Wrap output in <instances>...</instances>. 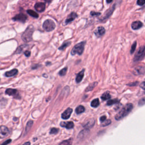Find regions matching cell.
I'll list each match as a JSON object with an SVG mask.
<instances>
[{"mask_svg": "<svg viewBox=\"0 0 145 145\" xmlns=\"http://www.w3.org/2000/svg\"><path fill=\"white\" fill-rule=\"evenodd\" d=\"M133 108V106L132 104L131 103L127 104L126 105L116 114L115 116V119L117 121H119L121 119H123L124 117H126L127 114L131 112V111L132 110Z\"/></svg>", "mask_w": 145, "mask_h": 145, "instance_id": "1", "label": "cell"}, {"mask_svg": "<svg viewBox=\"0 0 145 145\" xmlns=\"http://www.w3.org/2000/svg\"><path fill=\"white\" fill-rule=\"evenodd\" d=\"M34 31V28L32 26H30L23 33L22 39L25 42H29L32 39V34Z\"/></svg>", "mask_w": 145, "mask_h": 145, "instance_id": "2", "label": "cell"}, {"mask_svg": "<svg viewBox=\"0 0 145 145\" xmlns=\"http://www.w3.org/2000/svg\"><path fill=\"white\" fill-rule=\"evenodd\" d=\"M86 44L85 42H82L78 44H77L74 47H73V48L71 52V55L74 56L78 54V55H81L84 51V49H85V45Z\"/></svg>", "mask_w": 145, "mask_h": 145, "instance_id": "3", "label": "cell"}, {"mask_svg": "<svg viewBox=\"0 0 145 145\" xmlns=\"http://www.w3.org/2000/svg\"><path fill=\"white\" fill-rule=\"evenodd\" d=\"M56 25L55 22L50 19H47L44 22L43 24V28L46 31L50 32L52 31L55 28Z\"/></svg>", "mask_w": 145, "mask_h": 145, "instance_id": "4", "label": "cell"}, {"mask_svg": "<svg viewBox=\"0 0 145 145\" xmlns=\"http://www.w3.org/2000/svg\"><path fill=\"white\" fill-rule=\"evenodd\" d=\"M145 57V46L142 47L138 50V51L137 52L136 56L134 59V61H138L142 60Z\"/></svg>", "mask_w": 145, "mask_h": 145, "instance_id": "5", "label": "cell"}, {"mask_svg": "<svg viewBox=\"0 0 145 145\" xmlns=\"http://www.w3.org/2000/svg\"><path fill=\"white\" fill-rule=\"evenodd\" d=\"M115 6H116V4H114L112 7L108 10L106 11V13H105V15H104L103 18L102 19V20H101V21L105 22L106 20H107L111 15H112V13L114 10V9H115Z\"/></svg>", "mask_w": 145, "mask_h": 145, "instance_id": "6", "label": "cell"}, {"mask_svg": "<svg viewBox=\"0 0 145 145\" xmlns=\"http://www.w3.org/2000/svg\"><path fill=\"white\" fill-rule=\"evenodd\" d=\"M9 134L8 128L5 126H0V138H4L7 137Z\"/></svg>", "mask_w": 145, "mask_h": 145, "instance_id": "7", "label": "cell"}, {"mask_svg": "<svg viewBox=\"0 0 145 145\" xmlns=\"http://www.w3.org/2000/svg\"><path fill=\"white\" fill-rule=\"evenodd\" d=\"M13 19L15 21H19L24 23L26 21V20L27 19V16L26 15L21 13V14H19L14 16V17L13 18Z\"/></svg>", "mask_w": 145, "mask_h": 145, "instance_id": "8", "label": "cell"}, {"mask_svg": "<svg viewBox=\"0 0 145 145\" xmlns=\"http://www.w3.org/2000/svg\"><path fill=\"white\" fill-rule=\"evenodd\" d=\"M35 8L36 9V10H37L38 12L42 13L45 10V4L44 3H43V2L36 3L35 5Z\"/></svg>", "mask_w": 145, "mask_h": 145, "instance_id": "9", "label": "cell"}, {"mask_svg": "<svg viewBox=\"0 0 145 145\" xmlns=\"http://www.w3.org/2000/svg\"><path fill=\"white\" fill-rule=\"evenodd\" d=\"M72 112H73V109L72 108H67V109H66L65 111H64V112L61 115L62 119L63 120L69 119L70 117L71 114L72 113Z\"/></svg>", "mask_w": 145, "mask_h": 145, "instance_id": "10", "label": "cell"}, {"mask_svg": "<svg viewBox=\"0 0 145 145\" xmlns=\"http://www.w3.org/2000/svg\"><path fill=\"white\" fill-rule=\"evenodd\" d=\"M105 32L106 30L103 27H99L95 31V34L97 38H100V37L102 36L105 33Z\"/></svg>", "mask_w": 145, "mask_h": 145, "instance_id": "11", "label": "cell"}, {"mask_svg": "<svg viewBox=\"0 0 145 145\" xmlns=\"http://www.w3.org/2000/svg\"><path fill=\"white\" fill-rule=\"evenodd\" d=\"M77 17V15L76 13H74V12L72 13L69 15H68L67 19H66L65 25H67L69 24V23L73 22Z\"/></svg>", "mask_w": 145, "mask_h": 145, "instance_id": "12", "label": "cell"}, {"mask_svg": "<svg viewBox=\"0 0 145 145\" xmlns=\"http://www.w3.org/2000/svg\"><path fill=\"white\" fill-rule=\"evenodd\" d=\"M131 28L134 30H137L141 28L143 26V23L141 21H135L131 24Z\"/></svg>", "mask_w": 145, "mask_h": 145, "instance_id": "13", "label": "cell"}, {"mask_svg": "<svg viewBox=\"0 0 145 145\" xmlns=\"http://www.w3.org/2000/svg\"><path fill=\"white\" fill-rule=\"evenodd\" d=\"M61 126L66 127L67 129H72L74 127V123L72 121H70V122H61L60 123Z\"/></svg>", "mask_w": 145, "mask_h": 145, "instance_id": "14", "label": "cell"}, {"mask_svg": "<svg viewBox=\"0 0 145 145\" xmlns=\"http://www.w3.org/2000/svg\"><path fill=\"white\" fill-rule=\"evenodd\" d=\"M133 73L134 74H136V76L145 73V69L144 67L142 66H138L134 69Z\"/></svg>", "mask_w": 145, "mask_h": 145, "instance_id": "15", "label": "cell"}, {"mask_svg": "<svg viewBox=\"0 0 145 145\" xmlns=\"http://www.w3.org/2000/svg\"><path fill=\"white\" fill-rule=\"evenodd\" d=\"M18 91L15 89H8L6 90V94L10 96H15L18 95Z\"/></svg>", "mask_w": 145, "mask_h": 145, "instance_id": "16", "label": "cell"}, {"mask_svg": "<svg viewBox=\"0 0 145 145\" xmlns=\"http://www.w3.org/2000/svg\"><path fill=\"white\" fill-rule=\"evenodd\" d=\"M84 73H85V69H83L81 72H80L76 77V82L77 83H79L82 81L84 77Z\"/></svg>", "mask_w": 145, "mask_h": 145, "instance_id": "17", "label": "cell"}, {"mask_svg": "<svg viewBox=\"0 0 145 145\" xmlns=\"http://www.w3.org/2000/svg\"><path fill=\"white\" fill-rule=\"evenodd\" d=\"M94 124H95V120H94V119H91L86 124L84 125L83 126L85 128V129H89L91 127H92L94 125Z\"/></svg>", "mask_w": 145, "mask_h": 145, "instance_id": "18", "label": "cell"}, {"mask_svg": "<svg viewBox=\"0 0 145 145\" xmlns=\"http://www.w3.org/2000/svg\"><path fill=\"white\" fill-rule=\"evenodd\" d=\"M18 73V71L17 69H13L10 71H9V72H6L5 73V76L6 77H13V76H14L16 74H17Z\"/></svg>", "mask_w": 145, "mask_h": 145, "instance_id": "19", "label": "cell"}, {"mask_svg": "<svg viewBox=\"0 0 145 145\" xmlns=\"http://www.w3.org/2000/svg\"><path fill=\"white\" fill-rule=\"evenodd\" d=\"M97 85V82H95L91 83V85H90L88 87H87L86 89V92L90 91L92 90Z\"/></svg>", "mask_w": 145, "mask_h": 145, "instance_id": "20", "label": "cell"}, {"mask_svg": "<svg viewBox=\"0 0 145 145\" xmlns=\"http://www.w3.org/2000/svg\"><path fill=\"white\" fill-rule=\"evenodd\" d=\"M100 104V102H99V100L98 99H95L93 100L91 103V106L94 108H96L99 106Z\"/></svg>", "mask_w": 145, "mask_h": 145, "instance_id": "21", "label": "cell"}, {"mask_svg": "<svg viewBox=\"0 0 145 145\" xmlns=\"http://www.w3.org/2000/svg\"><path fill=\"white\" fill-rule=\"evenodd\" d=\"M89 133V130L88 129H86L85 130H82L81 132H80L79 135H78V138H82L83 137H85L86 136H87L88 133Z\"/></svg>", "mask_w": 145, "mask_h": 145, "instance_id": "22", "label": "cell"}, {"mask_svg": "<svg viewBox=\"0 0 145 145\" xmlns=\"http://www.w3.org/2000/svg\"><path fill=\"white\" fill-rule=\"evenodd\" d=\"M85 107L82 106H79L77 107V108L76 109V112L77 114H80L85 112Z\"/></svg>", "mask_w": 145, "mask_h": 145, "instance_id": "23", "label": "cell"}, {"mask_svg": "<svg viewBox=\"0 0 145 145\" xmlns=\"http://www.w3.org/2000/svg\"><path fill=\"white\" fill-rule=\"evenodd\" d=\"M111 97V95L109 94V92H106L103 94L102 97H101V98H102V99L103 100H106L107 99H109Z\"/></svg>", "mask_w": 145, "mask_h": 145, "instance_id": "24", "label": "cell"}, {"mask_svg": "<svg viewBox=\"0 0 145 145\" xmlns=\"http://www.w3.org/2000/svg\"><path fill=\"white\" fill-rule=\"evenodd\" d=\"M27 13L29 15H30L31 16H32V17H34L35 18H38L39 15L37 14L36 12H35L34 11L31 10H27Z\"/></svg>", "mask_w": 145, "mask_h": 145, "instance_id": "25", "label": "cell"}, {"mask_svg": "<svg viewBox=\"0 0 145 145\" xmlns=\"http://www.w3.org/2000/svg\"><path fill=\"white\" fill-rule=\"evenodd\" d=\"M72 139H69L66 141H63L61 143H60L59 145H72Z\"/></svg>", "mask_w": 145, "mask_h": 145, "instance_id": "26", "label": "cell"}, {"mask_svg": "<svg viewBox=\"0 0 145 145\" xmlns=\"http://www.w3.org/2000/svg\"><path fill=\"white\" fill-rule=\"evenodd\" d=\"M70 44H71L70 42H66L64 43L59 49L60 50H64L66 48H67V47H69L70 45Z\"/></svg>", "mask_w": 145, "mask_h": 145, "instance_id": "27", "label": "cell"}, {"mask_svg": "<svg viewBox=\"0 0 145 145\" xmlns=\"http://www.w3.org/2000/svg\"><path fill=\"white\" fill-rule=\"evenodd\" d=\"M32 124H33V121H29L27 123V125H26V131L27 132V131H28L30 130V129H31V127H32Z\"/></svg>", "mask_w": 145, "mask_h": 145, "instance_id": "28", "label": "cell"}, {"mask_svg": "<svg viewBox=\"0 0 145 145\" xmlns=\"http://www.w3.org/2000/svg\"><path fill=\"white\" fill-rule=\"evenodd\" d=\"M119 103V100L118 99L110 100L109 101H108L107 105L111 106V105H113V104H116V103Z\"/></svg>", "mask_w": 145, "mask_h": 145, "instance_id": "29", "label": "cell"}, {"mask_svg": "<svg viewBox=\"0 0 145 145\" xmlns=\"http://www.w3.org/2000/svg\"><path fill=\"white\" fill-rule=\"evenodd\" d=\"M67 67H64L63 69H62L61 70H60V72H59V75L61 76H64L67 72Z\"/></svg>", "mask_w": 145, "mask_h": 145, "instance_id": "30", "label": "cell"}, {"mask_svg": "<svg viewBox=\"0 0 145 145\" xmlns=\"http://www.w3.org/2000/svg\"><path fill=\"white\" fill-rule=\"evenodd\" d=\"M136 47H137V42H135L133 44L132 46H131V50H130V53H131V54H133V53L134 52L135 50H136Z\"/></svg>", "mask_w": 145, "mask_h": 145, "instance_id": "31", "label": "cell"}, {"mask_svg": "<svg viewBox=\"0 0 145 145\" xmlns=\"http://www.w3.org/2000/svg\"><path fill=\"white\" fill-rule=\"evenodd\" d=\"M59 129H57V128H55V127H53V128H52L51 130H50V134H57V133L59 132Z\"/></svg>", "mask_w": 145, "mask_h": 145, "instance_id": "32", "label": "cell"}, {"mask_svg": "<svg viewBox=\"0 0 145 145\" xmlns=\"http://www.w3.org/2000/svg\"><path fill=\"white\" fill-rule=\"evenodd\" d=\"M26 47V45H22L21 47H19V48L17 49V50H16V53H21L22 52L23 49L25 48V47Z\"/></svg>", "mask_w": 145, "mask_h": 145, "instance_id": "33", "label": "cell"}, {"mask_svg": "<svg viewBox=\"0 0 145 145\" xmlns=\"http://www.w3.org/2000/svg\"><path fill=\"white\" fill-rule=\"evenodd\" d=\"M111 123V121L110 120H106L105 121H104L103 123H102V126H106L109 125Z\"/></svg>", "mask_w": 145, "mask_h": 145, "instance_id": "34", "label": "cell"}, {"mask_svg": "<svg viewBox=\"0 0 145 145\" xmlns=\"http://www.w3.org/2000/svg\"><path fill=\"white\" fill-rule=\"evenodd\" d=\"M144 104H145V97H143V98H142L139 101V102H138V105L140 106H142L143 105H144Z\"/></svg>", "mask_w": 145, "mask_h": 145, "instance_id": "35", "label": "cell"}, {"mask_svg": "<svg viewBox=\"0 0 145 145\" xmlns=\"http://www.w3.org/2000/svg\"><path fill=\"white\" fill-rule=\"evenodd\" d=\"M137 4L140 6H142L145 4V0H137Z\"/></svg>", "mask_w": 145, "mask_h": 145, "instance_id": "36", "label": "cell"}, {"mask_svg": "<svg viewBox=\"0 0 145 145\" xmlns=\"http://www.w3.org/2000/svg\"><path fill=\"white\" fill-rule=\"evenodd\" d=\"M100 15V13H96V12H94V11H92L91 12V16H99Z\"/></svg>", "mask_w": 145, "mask_h": 145, "instance_id": "37", "label": "cell"}, {"mask_svg": "<svg viewBox=\"0 0 145 145\" xmlns=\"http://www.w3.org/2000/svg\"><path fill=\"white\" fill-rule=\"evenodd\" d=\"M107 119V117L106 116H102V117H101L100 118V122H102V123H103L104 121H105Z\"/></svg>", "mask_w": 145, "mask_h": 145, "instance_id": "38", "label": "cell"}, {"mask_svg": "<svg viewBox=\"0 0 145 145\" xmlns=\"http://www.w3.org/2000/svg\"><path fill=\"white\" fill-rule=\"evenodd\" d=\"M11 140H7L6 141H5V142H4L2 144H1V145H8V144H9L11 142Z\"/></svg>", "mask_w": 145, "mask_h": 145, "instance_id": "39", "label": "cell"}, {"mask_svg": "<svg viewBox=\"0 0 145 145\" xmlns=\"http://www.w3.org/2000/svg\"><path fill=\"white\" fill-rule=\"evenodd\" d=\"M140 87L142 89L145 90V80H144V81H143V82L141 83V84L140 85Z\"/></svg>", "mask_w": 145, "mask_h": 145, "instance_id": "40", "label": "cell"}, {"mask_svg": "<svg viewBox=\"0 0 145 145\" xmlns=\"http://www.w3.org/2000/svg\"><path fill=\"white\" fill-rule=\"evenodd\" d=\"M25 55L26 57H29L31 55V52L28 51V50H26V52H25Z\"/></svg>", "mask_w": 145, "mask_h": 145, "instance_id": "41", "label": "cell"}, {"mask_svg": "<svg viewBox=\"0 0 145 145\" xmlns=\"http://www.w3.org/2000/svg\"><path fill=\"white\" fill-rule=\"evenodd\" d=\"M138 82H134V83H129L128 84V86H136L138 85Z\"/></svg>", "mask_w": 145, "mask_h": 145, "instance_id": "42", "label": "cell"}, {"mask_svg": "<svg viewBox=\"0 0 145 145\" xmlns=\"http://www.w3.org/2000/svg\"><path fill=\"white\" fill-rule=\"evenodd\" d=\"M113 0H106V2L107 4H110V3H111L112 2Z\"/></svg>", "mask_w": 145, "mask_h": 145, "instance_id": "43", "label": "cell"}, {"mask_svg": "<svg viewBox=\"0 0 145 145\" xmlns=\"http://www.w3.org/2000/svg\"><path fill=\"white\" fill-rule=\"evenodd\" d=\"M23 145H30V142H26L25 143H24Z\"/></svg>", "mask_w": 145, "mask_h": 145, "instance_id": "44", "label": "cell"}, {"mask_svg": "<svg viewBox=\"0 0 145 145\" xmlns=\"http://www.w3.org/2000/svg\"><path fill=\"white\" fill-rule=\"evenodd\" d=\"M44 1H45L46 2H49L52 1V0H44Z\"/></svg>", "mask_w": 145, "mask_h": 145, "instance_id": "45", "label": "cell"}]
</instances>
